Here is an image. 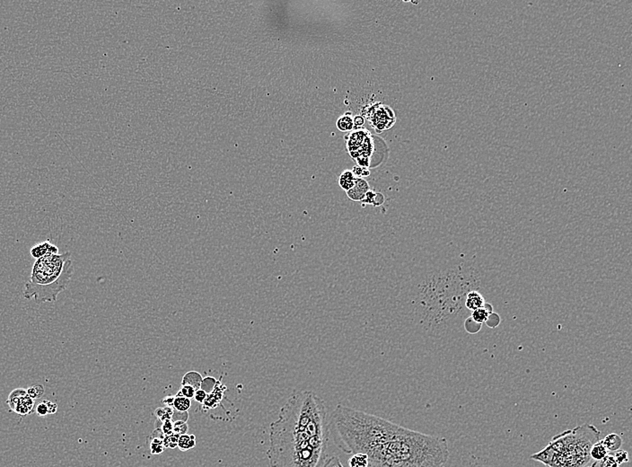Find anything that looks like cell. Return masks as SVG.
I'll return each instance as SVG.
<instances>
[{
  "label": "cell",
  "mask_w": 632,
  "mask_h": 467,
  "mask_svg": "<svg viewBox=\"0 0 632 467\" xmlns=\"http://www.w3.org/2000/svg\"><path fill=\"white\" fill-rule=\"evenodd\" d=\"M332 424L346 454L364 453L369 467H446L450 452L446 438L425 434L381 417L338 404Z\"/></svg>",
  "instance_id": "1"
},
{
  "label": "cell",
  "mask_w": 632,
  "mask_h": 467,
  "mask_svg": "<svg viewBox=\"0 0 632 467\" xmlns=\"http://www.w3.org/2000/svg\"><path fill=\"white\" fill-rule=\"evenodd\" d=\"M481 286V272L471 263L448 262L425 268L405 290L408 318L427 336H445L471 314L465 308L466 297Z\"/></svg>",
  "instance_id": "2"
},
{
  "label": "cell",
  "mask_w": 632,
  "mask_h": 467,
  "mask_svg": "<svg viewBox=\"0 0 632 467\" xmlns=\"http://www.w3.org/2000/svg\"><path fill=\"white\" fill-rule=\"evenodd\" d=\"M330 436L324 400L311 390L293 392L269 426V466L322 467Z\"/></svg>",
  "instance_id": "3"
},
{
  "label": "cell",
  "mask_w": 632,
  "mask_h": 467,
  "mask_svg": "<svg viewBox=\"0 0 632 467\" xmlns=\"http://www.w3.org/2000/svg\"><path fill=\"white\" fill-rule=\"evenodd\" d=\"M74 267L71 253L47 254L35 260L31 277L25 284L23 295L37 304L54 303L59 294L67 290L72 278Z\"/></svg>",
  "instance_id": "4"
},
{
  "label": "cell",
  "mask_w": 632,
  "mask_h": 467,
  "mask_svg": "<svg viewBox=\"0 0 632 467\" xmlns=\"http://www.w3.org/2000/svg\"><path fill=\"white\" fill-rule=\"evenodd\" d=\"M600 434L595 426L585 424L555 436L549 443L555 453V467H596L590 449L599 441Z\"/></svg>",
  "instance_id": "5"
},
{
  "label": "cell",
  "mask_w": 632,
  "mask_h": 467,
  "mask_svg": "<svg viewBox=\"0 0 632 467\" xmlns=\"http://www.w3.org/2000/svg\"><path fill=\"white\" fill-rule=\"evenodd\" d=\"M10 409L20 416L30 415L35 410L34 400L31 398L26 389L16 388L9 394L7 400Z\"/></svg>",
  "instance_id": "6"
},
{
  "label": "cell",
  "mask_w": 632,
  "mask_h": 467,
  "mask_svg": "<svg viewBox=\"0 0 632 467\" xmlns=\"http://www.w3.org/2000/svg\"><path fill=\"white\" fill-rule=\"evenodd\" d=\"M30 253L35 260H38L47 254H58V248L54 245L50 243V241L47 240L44 243H38L36 246H34L30 251Z\"/></svg>",
  "instance_id": "7"
},
{
  "label": "cell",
  "mask_w": 632,
  "mask_h": 467,
  "mask_svg": "<svg viewBox=\"0 0 632 467\" xmlns=\"http://www.w3.org/2000/svg\"><path fill=\"white\" fill-rule=\"evenodd\" d=\"M486 304V301L480 290H472L467 295L465 300V308L470 313L476 310L478 308H483Z\"/></svg>",
  "instance_id": "8"
},
{
  "label": "cell",
  "mask_w": 632,
  "mask_h": 467,
  "mask_svg": "<svg viewBox=\"0 0 632 467\" xmlns=\"http://www.w3.org/2000/svg\"><path fill=\"white\" fill-rule=\"evenodd\" d=\"M602 442H603V445L606 448L608 452H615L619 449H621L623 440L620 435L616 434V433H610L603 438Z\"/></svg>",
  "instance_id": "9"
},
{
  "label": "cell",
  "mask_w": 632,
  "mask_h": 467,
  "mask_svg": "<svg viewBox=\"0 0 632 467\" xmlns=\"http://www.w3.org/2000/svg\"><path fill=\"white\" fill-rule=\"evenodd\" d=\"M491 313H493V308L491 307V304L486 303L483 308H478L476 310L472 311L471 313V317L475 322L482 324L483 322H486V320H487L489 315H491Z\"/></svg>",
  "instance_id": "10"
},
{
  "label": "cell",
  "mask_w": 632,
  "mask_h": 467,
  "mask_svg": "<svg viewBox=\"0 0 632 467\" xmlns=\"http://www.w3.org/2000/svg\"><path fill=\"white\" fill-rule=\"evenodd\" d=\"M202 377L198 372H189L186 374L183 377L182 381V384L183 385H189L192 388H194L195 390H199L201 388V383H202Z\"/></svg>",
  "instance_id": "11"
},
{
  "label": "cell",
  "mask_w": 632,
  "mask_h": 467,
  "mask_svg": "<svg viewBox=\"0 0 632 467\" xmlns=\"http://www.w3.org/2000/svg\"><path fill=\"white\" fill-rule=\"evenodd\" d=\"M609 454L606 448L603 445L602 440L596 442L590 449V457L596 462H600Z\"/></svg>",
  "instance_id": "12"
},
{
  "label": "cell",
  "mask_w": 632,
  "mask_h": 467,
  "mask_svg": "<svg viewBox=\"0 0 632 467\" xmlns=\"http://www.w3.org/2000/svg\"><path fill=\"white\" fill-rule=\"evenodd\" d=\"M349 467H369V458L364 453L352 454L349 459Z\"/></svg>",
  "instance_id": "13"
},
{
  "label": "cell",
  "mask_w": 632,
  "mask_h": 467,
  "mask_svg": "<svg viewBox=\"0 0 632 467\" xmlns=\"http://www.w3.org/2000/svg\"><path fill=\"white\" fill-rule=\"evenodd\" d=\"M196 445V438L194 435H181L179 437L178 446L182 451H187Z\"/></svg>",
  "instance_id": "14"
},
{
  "label": "cell",
  "mask_w": 632,
  "mask_h": 467,
  "mask_svg": "<svg viewBox=\"0 0 632 467\" xmlns=\"http://www.w3.org/2000/svg\"><path fill=\"white\" fill-rule=\"evenodd\" d=\"M191 405H192L191 399L186 398L184 396H182V395H180L177 394L176 396L175 397L174 405L173 406H174V407H175V409L177 410L178 412L184 413V412H187V411L189 409Z\"/></svg>",
  "instance_id": "15"
},
{
  "label": "cell",
  "mask_w": 632,
  "mask_h": 467,
  "mask_svg": "<svg viewBox=\"0 0 632 467\" xmlns=\"http://www.w3.org/2000/svg\"><path fill=\"white\" fill-rule=\"evenodd\" d=\"M164 438H156L154 437L150 445L151 452L154 455L161 454L164 450Z\"/></svg>",
  "instance_id": "16"
},
{
  "label": "cell",
  "mask_w": 632,
  "mask_h": 467,
  "mask_svg": "<svg viewBox=\"0 0 632 467\" xmlns=\"http://www.w3.org/2000/svg\"><path fill=\"white\" fill-rule=\"evenodd\" d=\"M26 392H27V394H28L31 398L33 399V400H36V399H39L44 395V385H41V384L32 385V387H30V388L26 389Z\"/></svg>",
  "instance_id": "17"
},
{
  "label": "cell",
  "mask_w": 632,
  "mask_h": 467,
  "mask_svg": "<svg viewBox=\"0 0 632 467\" xmlns=\"http://www.w3.org/2000/svg\"><path fill=\"white\" fill-rule=\"evenodd\" d=\"M465 330L470 333H476L480 331L481 328V324L475 322L473 319L471 317V315L466 318L465 323Z\"/></svg>",
  "instance_id": "18"
},
{
  "label": "cell",
  "mask_w": 632,
  "mask_h": 467,
  "mask_svg": "<svg viewBox=\"0 0 632 467\" xmlns=\"http://www.w3.org/2000/svg\"><path fill=\"white\" fill-rule=\"evenodd\" d=\"M179 437L180 436L178 434H175L174 432L172 434L164 436V446L165 448H169V449H175V448H176L178 445Z\"/></svg>",
  "instance_id": "19"
},
{
  "label": "cell",
  "mask_w": 632,
  "mask_h": 467,
  "mask_svg": "<svg viewBox=\"0 0 632 467\" xmlns=\"http://www.w3.org/2000/svg\"><path fill=\"white\" fill-rule=\"evenodd\" d=\"M599 467H620V464L616 462L614 455L608 454L604 458L600 461Z\"/></svg>",
  "instance_id": "20"
},
{
  "label": "cell",
  "mask_w": 632,
  "mask_h": 467,
  "mask_svg": "<svg viewBox=\"0 0 632 467\" xmlns=\"http://www.w3.org/2000/svg\"><path fill=\"white\" fill-rule=\"evenodd\" d=\"M614 456L615 460H616V462H617L619 464L628 463V452H627V451H625V450H622V449H619L617 451H615V452H614Z\"/></svg>",
  "instance_id": "21"
},
{
  "label": "cell",
  "mask_w": 632,
  "mask_h": 467,
  "mask_svg": "<svg viewBox=\"0 0 632 467\" xmlns=\"http://www.w3.org/2000/svg\"><path fill=\"white\" fill-rule=\"evenodd\" d=\"M322 467H344L342 464V461L337 456H332L331 457H327V459L325 460L324 464Z\"/></svg>",
  "instance_id": "22"
},
{
  "label": "cell",
  "mask_w": 632,
  "mask_h": 467,
  "mask_svg": "<svg viewBox=\"0 0 632 467\" xmlns=\"http://www.w3.org/2000/svg\"><path fill=\"white\" fill-rule=\"evenodd\" d=\"M188 430V426L186 424L185 421L182 420H176L174 424V433L181 435L186 434V431Z\"/></svg>",
  "instance_id": "23"
},
{
  "label": "cell",
  "mask_w": 632,
  "mask_h": 467,
  "mask_svg": "<svg viewBox=\"0 0 632 467\" xmlns=\"http://www.w3.org/2000/svg\"><path fill=\"white\" fill-rule=\"evenodd\" d=\"M195 393H196V390L194 388L189 387V385H183V384L181 385V389L178 392L179 395L189 399L193 398Z\"/></svg>",
  "instance_id": "24"
},
{
  "label": "cell",
  "mask_w": 632,
  "mask_h": 467,
  "mask_svg": "<svg viewBox=\"0 0 632 467\" xmlns=\"http://www.w3.org/2000/svg\"><path fill=\"white\" fill-rule=\"evenodd\" d=\"M485 322L487 323L488 326H490L491 328H495V327H497L499 324L500 317L497 314L491 313V315H489V317H488Z\"/></svg>",
  "instance_id": "25"
},
{
  "label": "cell",
  "mask_w": 632,
  "mask_h": 467,
  "mask_svg": "<svg viewBox=\"0 0 632 467\" xmlns=\"http://www.w3.org/2000/svg\"><path fill=\"white\" fill-rule=\"evenodd\" d=\"M36 413L38 415L41 417H45L49 414V409H48V400H44L43 402L39 403L36 406Z\"/></svg>",
  "instance_id": "26"
},
{
  "label": "cell",
  "mask_w": 632,
  "mask_h": 467,
  "mask_svg": "<svg viewBox=\"0 0 632 467\" xmlns=\"http://www.w3.org/2000/svg\"><path fill=\"white\" fill-rule=\"evenodd\" d=\"M164 424L161 427V431L163 432L164 436L170 435L174 432V424L172 423L171 420H165L163 421Z\"/></svg>",
  "instance_id": "27"
},
{
  "label": "cell",
  "mask_w": 632,
  "mask_h": 467,
  "mask_svg": "<svg viewBox=\"0 0 632 467\" xmlns=\"http://www.w3.org/2000/svg\"><path fill=\"white\" fill-rule=\"evenodd\" d=\"M207 397V393L204 391L203 389H199L197 390L195 395H194V399L198 402H203L205 399Z\"/></svg>",
  "instance_id": "28"
},
{
  "label": "cell",
  "mask_w": 632,
  "mask_h": 467,
  "mask_svg": "<svg viewBox=\"0 0 632 467\" xmlns=\"http://www.w3.org/2000/svg\"><path fill=\"white\" fill-rule=\"evenodd\" d=\"M48 409H49V414H54L58 411V404L51 401H48Z\"/></svg>",
  "instance_id": "29"
},
{
  "label": "cell",
  "mask_w": 632,
  "mask_h": 467,
  "mask_svg": "<svg viewBox=\"0 0 632 467\" xmlns=\"http://www.w3.org/2000/svg\"><path fill=\"white\" fill-rule=\"evenodd\" d=\"M174 401H175V397L174 396H167V397H165L163 400V402L167 405V407H171V406L174 405Z\"/></svg>",
  "instance_id": "30"
}]
</instances>
